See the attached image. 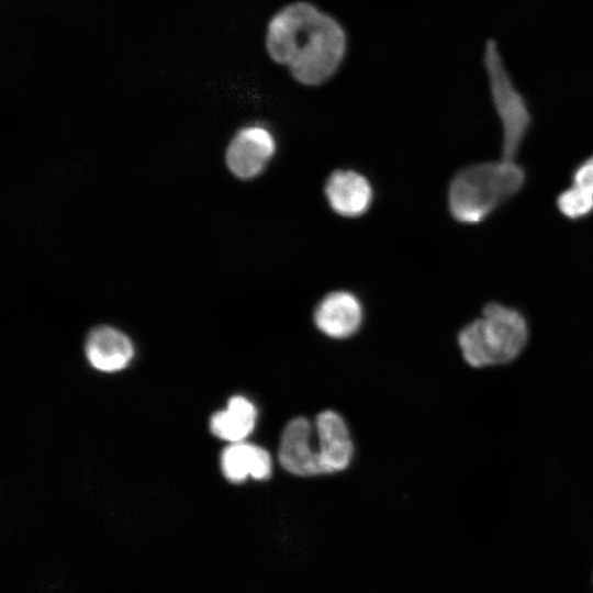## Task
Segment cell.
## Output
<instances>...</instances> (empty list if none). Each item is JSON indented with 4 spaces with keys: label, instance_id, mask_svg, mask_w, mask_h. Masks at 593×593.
<instances>
[{
    "label": "cell",
    "instance_id": "11",
    "mask_svg": "<svg viewBox=\"0 0 593 593\" xmlns=\"http://www.w3.org/2000/svg\"><path fill=\"white\" fill-rule=\"evenodd\" d=\"M269 452L244 441L232 443L221 455V467L227 480L238 483L251 477L265 480L271 474Z\"/></svg>",
    "mask_w": 593,
    "mask_h": 593
},
{
    "label": "cell",
    "instance_id": "14",
    "mask_svg": "<svg viewBox=\"0 0 593 593\" xmlns=\"http://www.w3.org/2000/svg\"><path fill=\"white\" fill-rule=\"evenodd\" d=\"M571 184L593 194V154L580 160L571 170Z\"/></svg>",
    "mask_w": 593,
    "mask_h": 593
},
{
    "label": "cell",
    "instance_id": "6",
    "mask_svg": "<svg viewBox=\"0 0 593 593\" xmlns=\"http://www.w3.org/2000/svg\"><path fill=\"white\" fill-rule=\"evenodd\" d=\"M312 430L310 421L304 417H295L286 425L278 459L288 472L301 477L324 473L318 450L311 445Z\"/></svg>",
    "mask_w": 593,
    "mask_h": 593
},
{
    "label": "cell",
    "instance_id": "8",
    "mask_svg": "<svg viewBox=\"0 0 593 593\" xmlns=\"http://www.w3.org/2000/svg\"><path fill=\"white\" fill-rule=\"evenodd\" d=\"M362 309L358 299L347 291L327 294L317 305L314 322L317 328L333 338L353 335L360 326Z\"/></svg>",
    "mask_w": 593,
    "mask_h": 593
},
{
    "label": "cell",
    "instance_id": "12",
    "mask_svg": "<svg viewBox=\"0 0 593 593\" xmlns=\"http://www.w3.org/2000/svg\"><path fill=\"white\" fill-rule=\"evenodd\" d=\"M256 417L255 405L246 398L236 395L230 399L225 410L212 415L210 428L216 437L238 443L253 432Z\"/></svg>",
    "mask_w": 593,
    "mask_h": 593
},
{
    "label": "cell",
    "instance_id": "13",
    "mask_svg": "<svg viewBox=\"0 0 593 593\" xmlns=\"http://www.w3.org/2000/svg\"><path fill=\"white\" fill-rule=\"evenodd\" d=\"M558 212L569 221H583L593 216V194L573 184L558 193Z\"/></svg>",
    "mask_w": 593,
    "mask_h": 593
},
{
    "label": "cell",
    "instance_id": "2",
    "mask_svg": "<svg viewBox=\"0 0 593 593\" xmlns=\"http://www.w3.org/2000/svg\"><path fill=\"white\" fill-rule=\"evenodd\" d=\"M527 181L516 159L481 161L461 168L448 188V209L455 221L479 225L515 198Z\"/></svg>",
    "mask_w": 593,
    "mask_h": 593
},
{
    "label": "cell",
    "instance_id": "1",
    "mask_svg": "<svg viewBox=\"0 0 593 593\" xmlns=\"http://www.w3.org/2000/svg\"><path fill=\"white\" fill-rule=\"evenodd\" d=\"M347 47V33L339 21L310 1L283 5L267 23V55L303 86H320L334 77Z\"/></svg>",
    "mask_w": 593,
    "mask_h": 593
},
{
    "label": "cell",
    "instance_id": "7",
    "mask_svg": "<svg viewBox=\"0 0 593 593\" xmlns=\"http://www.w3.org/2000/svg\"><path fill=\"white\" fill-rule=\"evenodd\" d=\"M85 351L90 365L104 372L125 368L134 356L131 339L123 332L109 325H100L89 332Z\"/></svg>",
    "mask_w": 593,
    "mask_h": 593
},
{
    "label": "cell",
    "instance_id": "9",
    "mask_svg": "<svg viewBox=\"0 0 593 593\" xmlns=\"http://www.w3.org/2000/svg\"><path fill=\"white\" fill-rule=\"evenodd\" d=\"M325 194L332 209L346 217L368 211L372 201L369 181L354 170H336L326 181Z\"/></svg>",
    "mask_w": 593,
    "mask_h": 593
},
{
    "label": "cell",
    "instance_id": "4",
    "mask_svg": "<svg viewBox=\"0 0 593 593\" xmlns=\"http://www.w3.org/2000/svg\"><path fill=\"white\" fill-rule=\"evenodd\" d=\"M483 64L495 112L502 125V158L516 159L533 124L526 98L507 72L497 44L488 40Z\"/></svg>",
    "mask_w": 593,
    "mask_h": 593
},
{
    "label": "cell",
    "instance_id": "5",
    "mask_svg": "<svg viewBox=\"0 0 593 593\" xmlns=\"http://www.w3.org/2000/svg\"><path fill=\"white\" fill-rule=\"evenodd\" d=\"M276 152V141L264 125L251 124L242 127L231 139L225 161L237 178L249 180L259 176Z\"/></svg>",
    "mask_w": 593,
    "mask_h": 593
},
{
    "label": "cell",
    "instance_id": "3",
    "mask_svg": "<svg viewBox=\"0 0 593 593\" xmlns=\"http://www.w3.org/2000/svg\"><path fill=\"white\" fill-rule=\"evenodd\" d=\"M463 360L472 368L501 366L517 359L529 339L524 313L500 302H488L480 317L458 333Z\"/></svg>",
    "mask_w": 593,
    "mask_h": 593
},
{
    "label": "cell",
    "instance_id": "10",
    "mask_svg": "<svg viewBox=\"0 0 593 593\" xmlns=\"http://www.w3.org/2000/svg\"><path fill=\"white\" fill-rule=\"evenodd\" d=\"M315 428L324 473L344 470L351 459L353 444L343 418L333 411L321 412L315 419Z\"/></svg>",
    "mask_w": 593,
    "mask_h": 593
}]
</instances>
